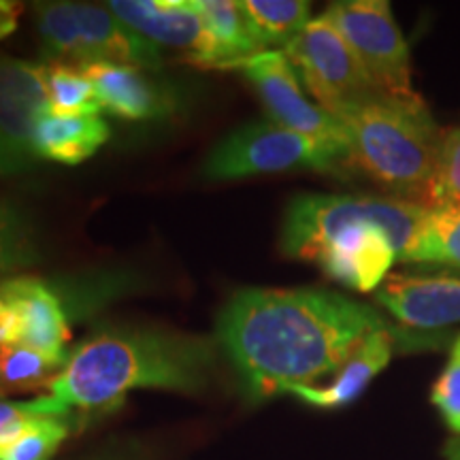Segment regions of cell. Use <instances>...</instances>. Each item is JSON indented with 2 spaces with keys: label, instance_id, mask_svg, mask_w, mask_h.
Instances as JSON below:
<instances>
[{
  "label": "cell",
  "instance_id": "obj_1",
  "mask_svg": "<svg viewBox=\"0 0 460 460\" xmlns=\"http://www.w3.org/2000/svg\"><path fill=\"white\" fill-rule=\"evenodd\" d=\"M388 326L373 305L326 288H243L217 315L216 339L258 402L314 386Z\"/></svg>",
  "mask_w": 460,
  "mask_h": 460
},
{
  "label": "cell",
  "instance_id": "obj_2",
  "mask_svg": "<svg viewBox=\"0 0 460 460\" xmlns=\"http://www.w3.org/2000/svg\"><path fill=\"white\" fill-rule=\"evenodd\" d=\"M216 337L152 324H113L73 349L49 394L77 416L111 411L130 390L194 394L209 386L217 365Z\"/></svg>",
  "mask_w": 460,
  "mask_h": 460
},
{
  "label": "cell",
  "instance_id": "obj_3",
  "mask_svg": "<svg viewBox=\"0 0 460 460\" xmlns=\"http://www.w3.org/2000/svg\"><path fill=\"white\" fill-rule=\"evenodd\" d=\"M424 214L427 205L393 197L296 194L286 205L279 250L315 262L349 290L376 292L407 254Z\"/></svg>",
  "mask_w": 460,
  "mask_h": 460
},
{
  "label": "cell",
  "instance_id": "obj_4",
  "mask_svg": "<svg viewBox=\"0 0 460 460\" xmlns=\"http://www.w3.org/2000/svg\"><path fill=\"white\" fill-rule=\"evenodd\" d=\"M348 137L349 171L393 199L427 205L444 130L413 94H376L339 111Z\"/></svg>",
  "mask_w": 460,
  "mask_h": 460
},
{
  "label": "cell",
  "instance_id": "obj_5",
  "mask_svg": "<svg viewBox=\"0 0 460 460\" xmlns=\"http://www.w3.org/2000/svg\"><path fill=\"white\" fill-rule=\"evenodd\" d=\"M34 26L48 60L68 65H124L160 71L164 65L158 48L126 28L102 4L34 3Z\"/></svg>",
  "mask_w": 460,
  "mask_h": 460
},
{
  "label": "cell",
  "instance_id": "obj_6",
  "mask_svg": "<svg viewBox=\"0 0 460 460\" xmlns=\"http://www.w3.org/2000/svg\"><path fill=\"white\" fill-rule=\"evenodd\" d=\"M288 171L352 175L349 160L343 154L269 118L254 119L230 132L216 143L200 166V175L209 181H233Z\"/></svg>",
  "mask_w": 460,
  "mask_h": 460
},
{
  "label": "cell",
  "instance_id": "obj_7",
  "mask_svg": "<svg viewBox=\"0 0 460 460\" xmlns=\"http://www.w3.org/2000/svg\"><path fill=\"white\" fill-rule=\"evenodd\" d=\"M284 54L296 68L307 94L331 115L384 94L371 82L341 32L324 15L309 22Z\"/></svg>",
  "mask_w": 460,
  "mask_h": 460
},
{
  "label": "cell",
  "instance_id": "obj_8",
  "mask_svg": "<svg viewBox=\"0 0 460 460\" xmlns=\"http://www.w3.org/2000/svg\"><path fill=\"white\" fill-rule=\"evenodd\" d=\"M322 15L341 32L379 92L413 94L410 45L396 24L390 3L337 0Z\"/></svg>",
  "mask_w": 460,
  "mask_h": 460
},
{
  "label": "cell",
  "instance_id": "obj_9",
  "mask_svg": "<svg viewBox=\"0 0 460 460\" xmlns=\"http://www.w3.org/2000/svg\"><path fill=\"white\" fill-rule=\"evenodd\" d=\"M234 68L243 71L247 82L254 85L271 122L315 139L349 160L348 137L341 122L305 94L301 77L284 51H262Z\"/></svg>",
  "mask_w": 460,
  "mask_h": 460
},
{
  "label": "cell",
  "instance_id": "obj_10",
  "mask_svg": "<svg viewBox=\"0 0 460 460\" xmlns=\"http://www.w3.org/2000/svg\"><path fill=\"white\" fill-rule=\"evenodd\" d=\"M88 75L102 111L128 122H164L183 109V90L158 71L124 65H88Z\"/></svg>",
  "mask_w": 460,
  "mask_h": 460
},
{
  "label": "cell",
  "instance_id": "obj_11",
  "mask_svg": "<svg viewBox=\"0 0 460 460\" xmlns=\"http://www.w3.org/2000/svg\"><path fill=\"white\" fill-rule=\"evenodd\" d=\"M105 7L156 48L186 49L192 65L207 68L216 54L214 37L194 0H111Z\"/></svg>",
  "mask_w": 460,
  "mask_h": 460
},
{
  "label": "cell",
  "instance_id": "obj_12",
  "mask_svg": "<svg viewBox=\"0 0 460 460\" xmlns=\"http://www.w3.org/2000/svg\"><path fill=\"white\" fill-rule=\"evenodd\" d=\"M429 337L430 335L420 337L411 331L405 332V329L394 324L388 326V329H379L371 332L356 348V352L337 371V377L332 379L329 386H295L288 390V394L296 396L305 405L318 407V410H341V407L358 399L373 379L386 369L396 348L416 349L439 345L429 341Z\"/></svg>",
  "mask_w": 460,
  "mask_h": 460
},
{
  "label": "cell",
  "instance_id": "obj_13",
  "mask_svg": "<svg viewBox=\"0 0 460 460\" xmlns=\"http://www.w3.org/2000/svg\"><path fill=\"white\" fill-rule=\"evenodd\" d=\"M376 301L401 329L430 335L460 322V278L388 275L376 290Z\"/></svg>",
  "mask_w": 460,
  "mask_h": 460
},
{
  "label": "cell",
  "instance_id": "obj_14",
  "mask_svg": "<svg viewBox=\"0 0 460 460\" xmlns=\"http://www.w3.org/2000/svg\"><path fill=\"white\" fill-rule=\"evenodd\" d=\"M0 295L7 296L22 315V345L56 358H71V315L49 279L34 275L7 278L0 284Z\"/></svg>",
  "mask_w": 460,
  "mask_h": 460
},
{
  "label": "cell",
  "instance_id": "obj_15",
  "mask_svg": "<svg viewBox=\"0 0 460 460\" xmlns=\"http://www.w3.org/2000/svg\"><path fill=\"white\" fill-rule=\"evenodd\" d=\"M45 109V62H26L0 54V132L31 156H34V124Z\"/></svg>",
  "mask_w": 460,
  "mask_h": 460
},
{
  "label": "cell",
  "instance_id": "obj_16",
  "mask_svg": "<svg viewBox=\"0 0 460 460\" xmlns=\"http://www.w3.org/2000/svg\"><path fill=\"white\" fill-rule=\"evenodd\" d=\"M111 137L101 115H56L45 109L34 124L32 154L37 160L82 164L94 156Z\"/></svg>",
  "mask_w": 460,
  "mask_h": 460
},
{
  "label": "cell",
  "instance_id": "obj_17",
  "mask_svg": "<svg viewBox=\"0 0 460 460\" xmlns=\"http://www.w3.org/2000/svg\"><path fill=\"white\" fill-rule=\"evenodd\" d=\"M194 4L216 43V54L207 68H234L247 58L262 54V45L237 0H194Z\"/></svg>",
  "mask_w": 460,
  "mask_h": 460
},
{
  "label": "cell",
  "instance_id": "obj_18",
  "mask_svg": "<svg viewBox=\"0 0 460 460\" xmlns=\"http://www.w3.org/2000/svg\"><path fill=\"white\" fill-rule=\"evenodd\" d=\"M401 262L460 269V207H427Z\"/></svg>",
  "mask_w": 460,
  "mask_h": 460
},
{
  "label": "cell",
  "instance_id": "obj_19",
  "mask_svg": "<svg viewBox=\"0 0 460 460\" xmlns=\"http://www.w3.org/2000/svg\"><path fill=\"white\" fill-rule=\"evenodd\" d=\"M241 7L264 51H284L312 22V3L305 0H241Z\"/></svg>",
  "mask_w": 460,
  "mask_h": 460
},
{
  "label": "cell",
  "instance_id": "obj_20",
  "mask_svg": "<svg viewBox=\"0 0 460 460\" xmlns=\"http://www.w3.org/2000/svg\"><path fill=\"white\" fill-rule=\"evenodd\" d=\"M71 358H56L28 345H3L0 348V386L7 393L49 388L54 377Z\"/></svg>",
  "mask_w": 460,
  "mask_h": 460
},
{
  "label": "cell",
  "instance_id": "obj_21",
  "mask_svg": "<svg viewBox=\"0 0 460 460\" xmlns=\"http://www.w3.org/2000/svg\"><path fill=\"white\" fill-rule=\"evenodd\" d=\"M48 82V111L56 115H101L88 75L82 66L68 62H45Z\"/></svg>",
  "mask_w": 460,
  "mask_h": 460
},
{
  "label": "cell",
  "instance_id": "obj_22",
  "mask_svg": "<svg viewBox=\"0 0 460 460\" xmlns=\"http://www.w3.org/2000/svg\"><path fill=\"white\" fill-rule=\"evenodd\" d=\"M41 262L39 233L20 207L0 199V275Z\"/></svg>",
  "mask_w": 460,
  "mask_h": 460
},
{
  "label": "cell",
  "instance_id": "obj_23",
  "mask_svg": "<svg viewBox=\"0 0 460 460\" xmlns=\"http://www.w3.org/2000/svg\"><path fill=\"white\" fill-rule=\"evenodd\" d=\"M77 418H39L0 444V460H49L71 435Z\"/></svg>",
  "mask_w": 460,
  "mask_h": 460
},
{
  "label": "cell",
  "instance_id": "obj_24",
  "mask_svg": "<svg viewBox=\"0 0 460 460\" xmlns=\"http://www.w3.org/2000/svg\"><path fill=\"white\" fill-rule=\"evenodd\" d=\"M427 207H460V126L444 132Z\"/></svg>",
  "mask_w": 460,
  "mask_h": 460
},
{
  "label": "cell",
  "instance_id": "obj_25",
  "mask_svg": "<svg viewBox=\"0 0 460 460\" xmlns=\"http://www.w3.org/2000/svg\"><path fill=\"white\" fill-rule=\"evenodd\" d=\"M39 418H79L54 396H37L32 401L0 399V444L11 439L17 430Z\"/></svg>",
  "mask_w": 460,
  "mask_h": 460
},
{
  "label": "cell",
  "instance_id": "obj_26",
  "mask_svg": "<svg viewBox=\"0 0 460 460\" xmlns=\"http://www.w3.org/2000/svg\"><path fill=\"white\" fill-rule=\"evenodd\" d=\"M430 402L441 413L447 429L454 435H460V352L452 348V356L447 367L437 377L433 390H430Z\"/></svg>",
  "mask_w": 460,
  "mask_h": 460
},
{
  "label": "cell",
  "instance_id": "obj_27",
  "mask_svg": "<svg viewBox=\"0 0 460 460\" xmlns=\"http://www.w3.org/2000/svg\"><path fill=\"white\" fill-rule=\"evenodd\" d=\"M37 158L22 152L20 147L13 146V143L0 132V177L24 175L28 171L37 169Z\"/></svg>",
  "mask_w": 460,
  "mask_h": 460
},
{
  "label": "cell",
  "instance_id": "obj_28",
  "mask_svg": "<svg viewBox=\"0 0 460 460\" xmlns=\"http://www.w3.org/2000/svg\"><path fill=\"white\" fill-rule=\"evenodd\" d=\"M22 339H24L22 315L7 296L0 295V348L3 345H22Z\"/></svg>",
  "mask_w": 460,
  "mask_h": 460
},
{
  "label": "cell",
  "instance_id": "obj_29",
  "mask_svg": "<svg viewBox=\"0 0 460 460\" xmlns=\"http://www.w3.org/2000/svg\"><path fill=\"white\" fill-rule=\"evenodd\" d=\"M24 13V3L17 0H0V41L9 39L20 26V17Z\"/></svg>",
  "mask_w": 460,
  "mask_h": 460
},
{
  "label": "cell",
  "instance_id": "obj_30",
  "mask_svg": "<svg viewBox=\"0 0 460 460\" xmlns=\"http://www.w3.org/2000/svg\"><path fill=\"white\" fill-rule=\"evenodd\" d=\"M135 458V450H105L99 456H92L85 460H132Z\"/></svg>",
  "mask_w": 460,
  "mask_h": 460
},
{
  "label": "cell",
  "instance_id": "obj_31",
  "mask_svg": "<svg viewBox=\"0 0 460 460\" xmlns=\"http://www.w3.org/2000/svg\"><path fill=\"white\" fill-rule=\"evenodd\" d=\"M444 458L446 460H460V435H454L452 439L446 441Z\"/></svg>",
  "mask_w": 460,
  "mask_h": 460
},
{
  "label": "cell",
  "instance_id": "obj_32",
  "mask_svg": "<svg viewBox=\"0 0 460 460\" xmlns=\"http://www.w3.org/2000/svg\"><path fill=\"white\" fill-rule=\"evenodd\" d=\"M454 349H458V352H460V337L456 339V343H454Z\"/></svg>",
  "mask_w": 460,
  "mask_h": 460
},
{
  "label": "cell",
  "instance_id": "obj_33",
  "mask_svg": "<svg viewBox=\"0 0 460 460\" xmlns=\"http://www.w3.org/2000/svg\"><path fill=\"white\" fill-rule=\"evenodd\" d=\"M3 396H4V390H3V386H0V399H3Z\"/></svg>",
  "mask_w": 460,
  "mask_h": 460
},
{
  "label": "cell",
  "instance_id": "obj_34",
  "mask_svg": "<svg viewBox=\"0 0 460 460\" xmlns=\"http://www.w3.org/2000/svg\"><path fill=\"white\" fill-rule=\"evenodd\" d=\"M0 284H3V275H0Z\"/></svg>",
  "mask_w": 460,
  "mask_h": 460
}]
</instances>
